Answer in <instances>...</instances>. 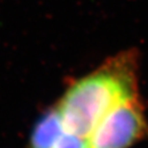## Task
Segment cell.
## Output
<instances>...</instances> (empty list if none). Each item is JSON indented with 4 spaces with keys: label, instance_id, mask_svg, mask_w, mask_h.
I'll use <instances>...</instances> for the list:
<instances>
[{
    "label": "cell",
    "instance_id": "6da1fadb",
    "mask_svg": "<svg viewBox=\"0 0 148 148\" xmlns=\"http://www.w3.org/2000/svg\"><path fill=\"white\" fill-rule=\"evenodd\" d=\"M138 71V51L127 49L74 80L57 105L65 130L88 138L109 110L139 96Z\"/></svg>",
    "mask_w": 148,
    "mask_h": 148
},
{
    "label": "cell",
    "instance_id": "277c9868",
    "mask_svg": "<svg viewBox=\"0 0 148 148\" xmlns=\"http://www.w3.org/2000/svg\"><path fill=\"white\" fill-rule=\"evenodd\" d=\"M53 148H90V146L88 138L66 131Z\"/></svg>",
    "mask_w": 148,
    "mask_h": 148
},
{
    "label": "cell",
    "instance_id": "7a4b0ae2",
    "mask_svg": "<svg viewBox=\"0 0 148 148\" xmlns=\"http://www.w3.org/2000/svg\"><path fill=\"white\" fill-rule=\"evenodd\" d=\"M148 137V121L140 96L109 110L90 135V148H131Z\"/></svg>",
    "mask_w": 148,
    "mask_h": 148
},
{
    "label": "cell",
    "instance_id": "3957f363",
    "mask_svg": "<svg viewBox=\"0 0 148 148\" xmlns=\"http://www.w3.org/2000/svg\"><path fill=\"white\" fill-rule=\"evenodd\" d=\"M66 132L57 106L44 112L35 123L29 140V148H53Z\"/></svg>",
    "mask_w": 148,
    "mask_h": 148
}]
</instances>
